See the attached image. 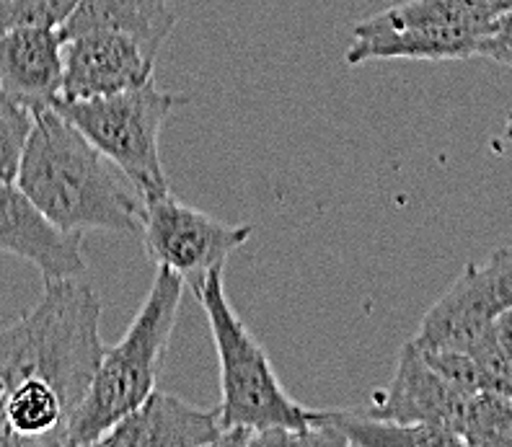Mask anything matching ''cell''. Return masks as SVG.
Instances as JSON below:
<instances>
[{
  "label": "cell",
  "instance_id": "obj_6",
  "mask_svg": "<svg viewBox=\"0 0 512 447\" xmlns=\"http://www.w3.org/2000/svg\"><path fill=\"white\" fill-rule=\"evenodd\" d=\"M187 101L189 96L161 91L150 81L96 99H57L52 106L78 127L148 202L171 192L161 163V130L169 114Z\"/></svg>",
  "mask_w": 512,
  "mask_h": 447
},
{
  "label": "cell",
  "instance_id": "obj_18",
  "mask_svg": "<svg viewBox=\"0 0 512 447\" xmlns=\"http://www.w3.org/2000/svg\"><path fill=\"white\" fill-rule=\"evenodd\" d=\"M37 112L0 88V181H16Z\"/></svg>",
  "mask_w": 512,
  "mask_h": 447
},
{
  "label": "cell",
  "instance_id": "obj_17",
  "mask_svg": "<svg viewBox=\"0 0 512 447\" xmlns=\"http://www.w3.org/2000/svg\"><path fill=\"white\" fill-rule=\"evenodd\" d=\"M463 445H512V398L479 391L466 401L463 411Z\"/></svg>",
  "mask_w": 512,
  "mask_h": 447
},
{
  "label": "cell",
  "instance_id": "obj_10",
  "mask_svg": "<svg viewBox=\"0 0 512 447\" xmlns=\"http://www.w3.org/2000/svg\"><path fill=\"white\" fill-rule=\"evenodd\" d=\"M65 78L60 99H96L153 81L156 55L138 39L117 32L70 37L63 47Z\"/></svg>",
  "mask_w": 512,
  "mask_h": 447
},
{
  "label": "cell",
  "instance_id": "obj_1",
  "mask_svg": "<svg viewBox=\"0 0 512 447\" xmlns=\"http://www.w3.org/2000/svg\"><path fill=\"white\" fill-rule=\"evenodd\" d=\"M101 300L78 277L44 282L32 311L0 329V447L68 445L107 344Z\"/></svg>",
  "mask_w": 512,
  "mask_h": 447
},
{
  "label": "cell",
  "instance_id": "obj_8",
  "mask_svg": "<svg viewBox=\"0 0 512 447\" xmlns=\"http://www.w3.org/2000/svg\"><path fill=\"white\" fill-rule=\"evenodd\" d=\"M512 311V246L469 264L419 323L412 342L425 352L466 349L489 323Z\"/></svg>",
  "mask_w": 512,
  "mask_h": 447
},
{
  "label": "cell",
  "instance_id": "obj_4",
  "mask_svg": "<svg viewBox=\"0 0 512 447\" xmlns=\"http://www.w3.org/2000/svg\"><path fill=\"white\" fill-rule=\"evenodd\" d=\"M184 280L166 267H156V282L132 318L127 334L104 349L88 393L70 427L68 447L99 445L109 429L138 409L156 391L158 367L174 334L182 305Z\"/></svg>",
  "mask_w": 512,
  "mask_h": 447
},
{
  "label": "cell",
  "instance_id": "obj_5",
  "mask_svg": "<svg viewBox=\"0 0 512 447\" xmlns=\"http://www.w3.org/2000/svg\"><path fill=\"white\" fill-rule=\"evenodd\" d=\"M507 8L497 0H404L355 26L347 65L373 60H469L479 57L494 21Z\"/></svg>",
  "mask_w": 512,
  "mask_h": 447
},
{
  "label": "cell",
  "instance_id": "obj_13",
  "mask_svg": "<svg viewBox=\"0 0 512 447\" xmlns=\"http://www.w3.org/2000/svg\"><path fill=\"white\" fill-rule=\"evenodd\" d=\"M65 37L55 26H21L0 34V88L42 112L63 96Z\"/></svg>",
  "mask_w": 512,
  "mask_h": 447
},
{
  "label": "cell",
  "instance_id": "obj_15",
  "mask_svg": "<svg viewBox=\"0 0 512 447\" xmlns=\"http://www.w3.org/2000/svg\"><path fill=\"white\" fill-rule=\"evenodd\" d=\"M321 424L334 432L342 447H453L461 445L456 435L435 427L388 422L373 414L352 411H319Z\"/></svg>",
  "mask_w": 512,
  "mask_h": 447
},
{
  "label": "cell",
  "instance_id": "obj_19",
  "mask_svg": "<svg viewBox=\"0 0 512 447\" xmlns=\"http://www.w3.org/2000/svg\"><path fill=\"white\" fill-rule=\"evenodd\" d=\"M78 0H0V34L21 26H60L70 19Z\"/></svg>",
  "mask_w": 512,
  "mask_h": 447
},
{
  "label": "cell",
  "instance_id": "obj_12",
  "mask_svg": "<svg viewBox=\"0 0 512 447\" xmlns=\"http://www.w3.org/2000/svg\"><path fill=\"white\" fill-rule=\"evenodd\" d=\"M218 409H197L174 393L153 391L119 419L99 445L109 447H202L223 442Z\"/></svg>",
  "mask_w": 512,
  "mask_h": 447
},
{
  "label": "cell",
  "instance_id": "obj_20",
  "mask_svg": "<svg viewBox=\"0 0 512 447\" xmlns=\"http://www.w3.org/2000/svg\"><path fill=\"white\" fill-rule=\"evenodd\" d=\"M479 57H489L494 63L512 68V11L500 13V19L494 21L492 32L481 44Z\"/></svg>",
  "mask_w": 512,
  "mask_h": 447
},
{
  "label": "cell",
  "instance_id": "obj_16",
  "mask_svg": "<svg viewBox=\"0 0 512 447\" xmlns=\"http://www.w3.org/2000/svg\"><path fill=\"white\" fill-rule=\"evenodd\" d=\"M479 375V388L512 398V311L492 321L466 349Z\"/></svg>",
  "mask_w": 512,
  "mask_h": 447
},
{
  "label": "cell",
  "instance_id": "obj_21",
  "mask_svg": "<svg viewBox=\"0 0 512 447\" xmlns=\"http://www.w3.org/2000/svg\"><path fill=\"white\" fill-rule=\"evenodd\" d=\"M497 3H502V6H505L507 11H512V0H497Z\"/></svg>",
  "mask_w": 512,
  "mask_h": 447
},
{
  "label": "cell",
  "instance_id": "obj_11",
  "mask_svg": "<svg viewBox=\"0 0 512 447\" xmlns=\"http://www.w3.org/2000/svg\"><path fill=\"white\" fill-rule=\"evenodd\" d=\"M0 251L34 264L44 282L83 277L88 269L81 233L57 228L13 181H0Z\"/></svg>",
  "mask_w": 512,
  "mask_h": 447
},
{
  "label": "cell",
  "instance_id": "obj_7",
  "mask_svg": "<svg viewBox=\"0 0 512 447\" xmlns=\"http://www.w3.org/2000/svg\"><path fill=\"white\" fill-rule=\"evenodd\" d=\"M140 236L156 267L171 269L182 277L184 287L197 292L210 274L223 272L231 254L254 236V225L215 220L169 192L145 202Z\"/></svg>",
  "mask_w": 512,
  "mask_h": 447
},
{
  "label": "cell",
  "instance_id": "obj_14",
  "mask_svg": "<svg viewBox=\"0 0 512 447\" xmlns=\"http://www.w3.org/2000/svg\"><path fill=\"white\" fill-rule=\"evenodd\" d=\"M174 26L176 13L171 11L169 0H78L60 32L65 42L88 32L127 34L158 57Z\"/></svg>",
  "mask_w": 512,
  "mask_h": 447
},
{
  "label": "cell",
  "instance_id": "obj_9",
  "mask_svg": "<svg viewBox=\"0 0 512 447\" xmlns=\"http://www.w3.org/2000/svg\"><path fill=\"white\" fill-rule=\"evenodd\" d=\"M469 396L448 383L427 362L425 352L409 339L401 347L394 378L383 391L375 393L368 414L388 422L412 424V427H435L456 435L463 445V411Z\"/></svg>",
  "mask_w": 512,
  "mask_h": 447
},
{
  "label": "cell",
  "instance_id": "obj_2",
  "mask_svg": "<svg viewBox=\"0 0 512 447\" xmlns=\"http://www.w3.org/2000/svg\"><path fill=\"white\" fill-rule=\"evenodd\" d=\"M16 184L65 233L143 225V194L55 106L37 112Z\"/></svg>",
  "mask_w": 512,
  "mask_h": 447
},
{
  "label": "cell",
  "instance_id": "obj_3",
  "mask_svg": "<svg viewBox=\"0 0 512 447\" xmlns=\"http://www.w3.org/2000/svg\"><path fill=\"white\" fill-rule=\"evenodd\" d=\"M205 308L210 334L220 360V445L249 447L251 437L267 429H293L306 432L311 445H334L321 424L313 422V409L298 404L277 378L262 344L246 329L223 287V272L207 277L194 292Z\"/></svg>",
  "mask_w": 512,
  "mask_h": 447
}]
</instances>
